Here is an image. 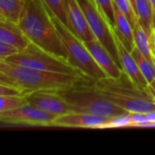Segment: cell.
Here are the masks:
<instances>
[{
    "label": "cell",
    "instance_id": "d4e9b609",
    "mask_svg": "<svg viewBox=\"0 0 155 155\" xmlns=\"http://www.w3.org/2000/svg\"><path fill=\"white\" fill-rule=\"evenodd\" d=\"M131 117V126H151V123L144 113L132 112L129 113Z\"/></svg>",
    "mask_w": 155,
    "mask_h": 155
},
{
    "label": "cell",
    "instance_id": "484cf974",
    "mask_svg": "<svg viewBox=\"0 0 155 155\" xmlns=\"http://www.w3.org/2000/svg\"><path fill=\"white\" fill-rule=\"evenodd\" d=\"M20 51L17 47L0 41V60H5L14 54H18Z\"/></svg>",
    "mask_w": 155,
    "mask_h": 155
},
{
    "label": "cell",
    "instance_id": "3957f363",
    "mask_svg": "<svg viewBox=\"0 0 155 155\" xmlns=\"http://www.w3.org/2000/svg\"><path fill=\"white\" fill-rule=\"evenodd\" d=\"M94 83L79 84L68 90L58 92L69 104L71 112L90 114L105 118L128 113L96 91Z\"/></svg>",
    "mask_w": 155,
    "mask_h": 155
},
{
    "label": "cell",
    "instance_id": "5bb4252c",
    "mask_svg": "<svg viewBox=\"0 0 155 155\" xmlns=\"http://www.w3.org/2000/svg\"><path fill=\"white\" fill-rule=\"evenodd\" d=\"M0 41L17 47L20 52L31 42L18 24L9 21L3 16H0Z\"/></svg>",
    "mask_w": 155,
    "mask_h": 155
},
{
    "label": "cell",
    "instance_id": "2e32d148",
    "mask_svg": "<svg viewBox=\"0 0 155 155\" xmlns=\"http://www.w3.org/2000/svg\"><path fill=\"white\" fill-rule=\"evenodd\" d=\"M134 46L152 63L155 64V56L153 50L152 36H150L141 23L138 21L134 27Z\"/></svg>",
    "mask_w": 155,
    "mask_h": 155
},
{
    "label": "cell",
    "instance_id": "8992f818",
    "mask_svg": "<svg viewBox=\"0 0 155 155\" xmlns=\"http://www.w3.org/2000/svg\"><path fill=\"white\" fill-rule=\"evenodd\" d=\"M77 2L84 11L89 26L95 38L105 46L115 62L121 67L112 26L99 10L94 0H77Z\"/></svg>",
    "mask_w": 155,
    "mask_h": 155
},
{
    "label": "cell",
    "instance_id": "4fadbf2b",
    "mask_svg": "<svg viewBox=\"0 0 155 155\" xmlns=\"http://www.w3.org/2000/svg\"><path fill=\"white\" fill-rule=\"evenodd\" d=\"M94 88L96 89V91H98L102 95H104L110 102H112L115 105L123 108L124 110H125L128 113L138 112V113L147 114L151 111L155 110L154 101L134 98V97L116 94V93H114L111 91L99 89V88H96L95 86H94Z\"/></svg>",
    "mask_w": 155,
    "mask_h": 155
},
{
    "label": "cell",
    "instance_id": "83f0119b",
    "mask_svg": "<svg viewBox=\"0 0 155 155\" xmlns=\"http://www.w3.org/2000/svg\"><path fill=\"white\" fill-rule=\"evenodd\" d=\"M152 43H153V50L155 56V21H153V35H152Z\"/></svg>",
    "mask_w": 155,
    "mask_h": 155
},
{
    "label": "cell",
    "instance_id": "52a82bcc",
    "mask_svg": "<svg viewBox=\"0 0 155 155\" xmlns=\"http://www.w3.org/2000/svg\"><path fill=\"white\" fill-rule=\"evenodd\" d=\"M56 117L57 115L29 104L15 110L0 113V122L10 125L52 126Z\"/></svg>",
    "mask_w": 155,
    "mask_h": 155
},
{
    "label": "cell",
    "instance_id": "7c38bea8",
    "mask_svg": "<svg viewBox=\"0 0 155 155\" xmlns=\"http://www.w3.org/2000/svg\"><path fill=\"white\" fill-rule=\"evenodd\" d=\"M108 118L94 115L84 113L70 112L62 115H58L52 126L67 127V128H102Z\"/></svg>",
    "mask_w": 155,
    "mask_h": 155
},
{
    "label": "cell",
    "instance_id": "f546056e",
    "mask_svg": "<svg viewBox=\"0 0 155 155\" xmlns=\"http://www.w3.org/2000/svg\"><path fill=\"white\" fill-rule=\"evenodd\" d=\"M149 85H150V86H151V87H152V88H153V89L155 91V78H154V80H153L151 84H149Z\"/></svg>",
    "mask_w": 155,
    "mask_h": 155
},
{
    "label": "cell",
    "instance_id": "8fae6325",
    "mask_svg": "<svg viewBox=\"0 0 155 155\" xmlns=\"http://www.w3.org/2000/svg\"><path fill=\"white\" fill-rule=\"evenodd\" d=\"M94 61L104 70L107 77L118 78L123 74V69L118 65L105 46L96 38L84 42Z\"/></svg>",
    "mask_w": 155,
    "mask_h": 155
},
{
    "label": "cell",
    "instance_id": "ffe728a7",
    "mask_svg": "<svg viewBox=\"0 0 155 155\" xmlns=\"http://www.w3.org/2000/svg\"><path fill=\"white\" fill-rule=\"evenodd\" d=\"M0 113L15 110L28 104L24 95H0Z\"/></svg>",
    "mask_w": 155,
    "mask_h": 155
},
{
    "label": "cell",
    "instance_id": "cb8c5ba5",
    "mask_svg": "<svg viewBox=\"0 0 155 155\" xmlns=\"http://www.w3.org/2000/svg\"><path fill=\"white\" fill-rule=\"evenodd\" d=\"M125 126H131V117L129 113L108 118L106 123L102 126V128H117Z\"/></svg>",
    "mask_w": 155,
    "mask_h": 155
},
{
    "label": "cell",
    "instance_id": "30bf717a",
    "mask_svg": "<svg viewBox=\"0 0 155 155\" xmlns=\"http://www.w3.org/2000/svg\"><path fill=\"white\" fill-rule=\"evenodd\" d=\"M113 33L114 36V41L117 48V53L119 56V62L123 71L141 88L146 89L149 86V83L147 82L146 78L143 76L142 72L139 69V66L132 55L131 52L127 49L124 44L122 42L118 35L115 33L114 29L113 28Z\"/></svg>",
    "mask_w": 155,
    "mask_h": 155
},
{
    "label": "cell",
    "instance_id": "ba28073f",
    "mask_svg": "<svg viewBox=\"0 0 155 155\" xmlns=\"http://www.w3.org/2000/svg\"><path fill=\"white\" fill-rule=\"evenodd\" d=\"M25 98L29 104L57 116L71 112L69 104L58 92L38 91L28 94Z\"/></svg>",
    "mask_w": 155,
    "mask_h": 155
},
{
    "label": "cell",
    "instance_id": "277c9868",
    "mask_svg": "<svg viewBox=\"0 0 155 155\" xmlns=\"http://www.w3.org/2000/svg\"><path fill=\"white\" fill-rule=\"evenodd\" d=\"M54 26L64 45L69 62L86 77L94 81L107 77L104 70L94 61L84 43L80 40L52 13Z\"/></svg>",
    "mask_w": 155,
    "mask_h": 155
},
{
    "label": "cell",
    "instance_id": "5b68a950",
    "mask_svg": "<svg viewBox=\"0 0 155 155\" xmlns=\"http://www.w3.org/2000/svg\"><path fill=\"white\" fill-rule=\"evenodd\" d=\"M5 61L38 70L83 74L67 59L51 54L32 42L23 51L5 59Z\"/></svg>",
    "mask_w": 155,
    "mask_h": 155
},
{
    "label": "cell",
    "instance_id": "7a4b0ae2",
    "mask_svg": "<svg viewBox=\"0 0 155 155\" xmlns=\"http://www.w3.org/2000/svg\"><path fill=\"white\" fill-rule=\"evenodd\" d=\"M52 13L44 0H25L18 25L32 43L68 60L64 45L53 22Z\"/></svg>",
    "mask_w": 155,
    "mask_h": 155
},
{
    "label": "cell",
    "instance_id": "f1b7e54d",
    "mask_svg": "<svg viewBox=\"0 0 155 155\" xmlns=\"http://www.w3.org/2000/svg\"><path fill=\"white\" fill-rule=\"evenodd\" d=\"M151 5H152V7H153V13H154V18L153 20H155V0H149Z\"/></svg>",
    "mask_w": 155,
    "mask_h": 155
},
{
    "label": "cell",
    "instance_id": "44dd1931",
    "mask_svg": "<svg viewBox=\"0 0 155 155\" xmlns=\"http://www.w3.org/2000/svg\"><path fill=\"white\" fill-rule=\"evenodd\" d=\"M99 10L106 18L112 28H115L114 20V0H94Z\"/></svg>",
    "mask_w": 155,
    "mask_h": 155
},
{
    "label": "cell",
    "instance_id": "e0dca14e",
    "mask_svg": "<svg viewBox=\"0 0 155 155\" xmlns=\"http://www.w3.org/2000/svg\"><path fill=\"white\" fill-rule=\"evenodd\" d=\"M135 12L138 21L145 29L147 34L152 36L153 29L154 13L149 0H135Z\"/></svg>",
    "mask_w": 155,
    "mask_h": 155
},
{
    "label": "cell",
    "instance_id": "4dcf8cb0",
    "mask_svg": "<svg viewBox=\"0 0 155 155\" xmlns=\"http://www.w3.org/2000/svg\"><path fill=\"white\" fill-rule=\"evenodd\" d=\"M130 1H131V3H132V5H133V6H134V10H135V0H130Z\"/></svg>",
    "mask_w": 155,
    "mask_h": 155
},
{
    "label": "cell",
    "instance_id": "6da1fadb",
    "mask_svg": "<svg viewBox=\"0 0 155 155\" xmlns=\"http://www.w3.org/2000/svg\"><path fill=\"white\" fill-rule=\"evenodd\" d=\"M93 82L84 74L38 70L0 60V83L15 86L25 96L38 91H65Z\"/></svg>",
    "mask_w": 155,
    "mask_h": 155
},
{
    "label": "cell",
    "instance_id": "603a6c76",
    "mask_svg": "<svg viewBox=\"0 0 155 155\" xmlns=\"http://www.w3.org/2000/svg\"><path fill=\"white\" fill-rule=\"evenodd\" d=\"M114 4L126 15L133 27L138 22L137 14L130 0H114Z\"/></svg>",
    "mask_w": 155,
    "mask_h": 155
},
{
    "label": "cell",
    "instance_id": "d6986e66",
    "mask_svg": "<svg viewBox=\"0 0 155 155\" xmlns=\"http://www.w3.org/2000/svg\"><path fill=\"white\" fill-rule=\"evenodd\" d=\"M131 54L135 59L140 71L146 78L147 82L151 84L155 78V64L152 63L147 57H145L135 46L131 51Z\"/></svg>",
    "mask_w": 155,
    "mask_h": 155
},
{
    "label": "cell",
    "instance_id": "9a60e30c",
    "mask_svg": "<svg viewBox=\"0 0 155 155\" xmlns=\"http://www.w3.org/2000/svg\"><path fill=\"white\" fill-rule=\"evenodd\" d=\"M114 20H115V28L114 31L131 52L134 48V27L132 26L129 19L126 15L114 5Z\"/></svg>",
    "mask_w": 155,
    "mask_h": 155
},
{
    "label": "cell",
    "instance_id": "9c48e42d",
    "mask_svg": "<svg viewBox=\"0 0 155 155\" xmlns=\"http://www.w3.org/2000/svg\"><path fill=\"white\" fill-rule=\"evenodd\" d=\"M68 28L83 42L95 38L77 0H65Z\"/></svg>",
    "mask_w": 155,
    "mask_h": 155
},
{
    "label": "cell",
    "instance_id": "4316f807",
    "mask_svg": "<svg viewBox=\"0 0 155 155\" xmlns=\"http://www.w3.org/2000/svg\"><path fill=\"white\" fill-rule=\"evenodd\" d=\"M0 95H24L21 91H19L15 86L0 83ZM25 96V95H24Z\"/></svg>",
    "mask_w": 155,
    "mask_h": 155
},
{
    "label": "cell",
    "instance_id": "7402d4cb",
    "mask_svg": "<svg viewBox=\"0 0 155 155\" xmlns=\"http://www.w3.org/2000/svg\"><path fill=\"white\" fill-rule=\"evenodd\" d=\"M46 5L50 7L54 15L68 27L66 10H65V0H44ZM69 29V28H68Z\"/></svg>",
    "mask_w": 155,
    "mask_h": 155
},
{
    "label": "cell",
    "instance_id": "ac0fdd59",
    "mask_svg": "<svg viewBox=\"0 0 155 155\" xmlns=\"http://www.w3.org/2000/svg\"><path fill=\"white\" fill-rule=\"evenodd\" d=\"M25 5V0H0V16L18 24Z\"/></svg>",
    "mask_w": 155,
    "mask_h": 155
}]
</instances>
